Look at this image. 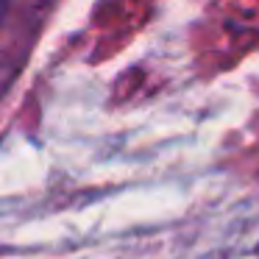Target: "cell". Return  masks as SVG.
I'll use <instances>...</instances> for the list:
<instances>
[{"label":"cell","mask_w":259,"mask_h":259,"mask_svg":"<svg viewBox=\"0 0 259 259\" xmlns=\"http://www.w3.org/2000/svg\"><path fill=\"white\" fill-rule=\"evenodd\" d=\"M3 12H6V0H0V17H3Z\"/></svg>","instance_id":"1"}]
</instances>
